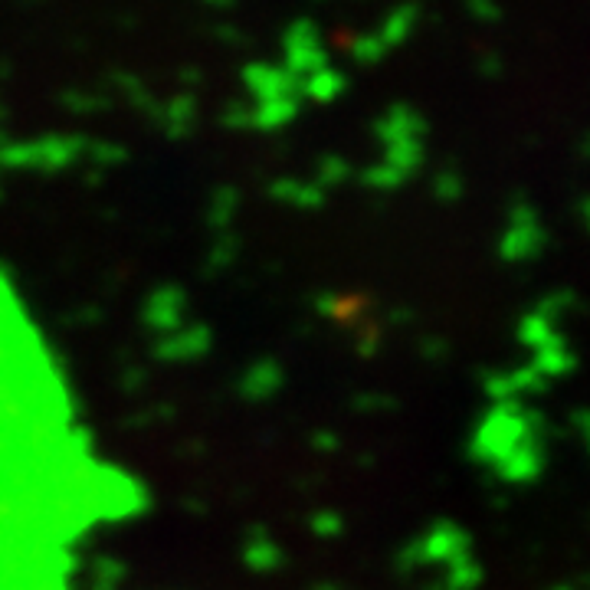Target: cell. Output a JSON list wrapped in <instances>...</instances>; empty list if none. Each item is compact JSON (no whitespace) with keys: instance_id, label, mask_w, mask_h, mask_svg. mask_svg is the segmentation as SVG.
Instances as JSON below:
<instances>
[{"instance_id":"1","label":"cell","mask_w":590,"mask_h":590,"mask_svg":"<svg viewBox=\"0 0 590 590\" xmlns=\"http://www.w3.org/2000/svg\"><path fill=\"white\" fill-rule=\"evenodd\" d=\"M69 397L50 341L0 276V463L69 433Z\"/></svg>"}]
</instances>
